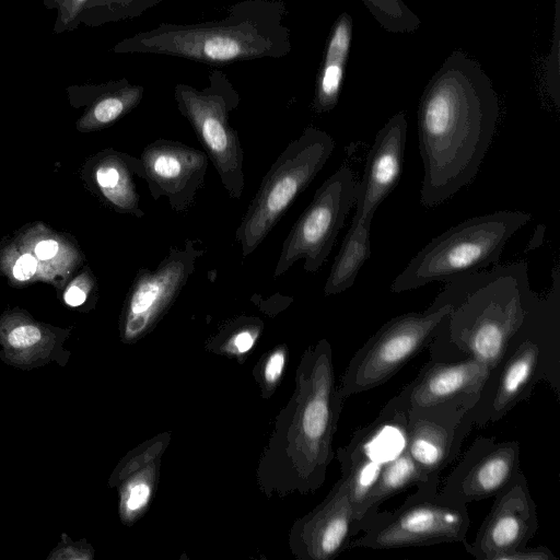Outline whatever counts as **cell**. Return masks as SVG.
Returning <instances> with one entry per match:
<instances>
[{
	"label": "cell",
	"mask_w": 560,
	"mask_h": 560,
	"mask_svg": "<svg viewBox=\"0 0 560 560\" xmlns=\"http://www.w3.org/2000/svg\"><path fill=\"white\" fill-rule=\"evenodd\" d=\"M150 495V488L145 483L136 485L129 494L127 506L129 510H138L144 505Z\"/></svg>",
	"instance_id": "cell-30"
},
{
	"label": "cell",
	"mask_w": 560,
	"mask_h": 560,
	"mask_svg": "<svg viewBox=\"0 0 560 560\" xmlns=\"http://www.w3.org/2000/svg\"><path fill=\"white\" fill-rule=\"evenodd\" d=\"M135 176L144 182L141 160L124 153L104 158L95 171V182L108 201L120 212L142 218Z\"/></svg>",
	"instance_id": "cell-20"
},
{
	"label": "cell",
	"mask_w": 560,
	"mask_h": 560,
	"mask_svg": "<svg viewBox=\"0 0 560 560\" xmlns=\"http://www.w3.org/2000/svg\"><path fill=\"white\" fill-rule=\"evenodd\" d=\"M517 441L477 438L445 479L440 491L465 504L493 498L521 471Z\"/></svg>",
	"instance_id": "cell-14"
},
{
	"label": "cell",
	"mask_w": 560,
	"mask_h": 560,
	"mask_svg": "<svg viewBox=\"0 0 560 560\" xmlns=\"http://www.w3.org/2000/svg\"><path fill=\"white\" fill-rule=\"evenodd\" d=\"M143 94L142 85H133L127 79L105 84L85 116L84 125L88 128H101L116 121L136 108Z\"/></svg>",
	"instance_id": "cell-23"
},
{
	"label": "cell",
	"mask_w": 560,
	"mask_h": 560,
	"mask_svg": "<svg viewBox=\"0 0 560 560\" xmlns=\"http://www.w3.org/2000/svg\"><path fill=\"white\" fill-rule=\"evenodd\" d=\"M371 223L368 220H351L324 287L326 296L339 294L353 285L360 269L371 256Z\"/></svg>",
	"instance_id": "cell-22"
},
{
	"label": "cell",
	"mask_w": 560,
	"mask_h": 560,
	"mask_svg": "<svg viewBox=\"0 0 560 560\" xmlns=\"http://www.w3.org/2000/svg\"><path fill=\"white\" fill-rule=\"evenodd\" d=\"M407 447V411L398 397H393L370 424L358 429L341 459H366L387 464Z\"/></svg>",
	"instance_id": "cell-18"
},
{
	"label": "cell",
	"mask_w": 560,
	"mask_h": 560,
	"mask_svg": "<svg viewBox=\"0 0 560 560\" xmlns=\"http://www.w3.org/2000/svg\"><path fill=\"white\" fill-rule=\"evenodd\" d=\"M411 487L440 488V486L431 483L419 470L406 447L402 453L383 467L363 505L360 533L371 525L383 502Z\"/></svg>",
	"instance_id": "cell-21"
},
{
	"label": "cell",
	"mask_w": 560,
	"mask_h": 560,
	"mask_svg": "<svg viewBox=\"0 0 560 560\" xmlns=\"http://www.w3.org/2000/svg\"><path fill=\"white\" fill-rule=\"evenodd\" d=\"M493 498L474 542H463L478 560H501L505 553L527 546L538 528L537 508L523 471Z\"/></svg>",
	"instance_id": "cell-13"
},
{
	"label": "cell",
	"mask_w": 560,
	"mask_h": 560,
	"mask_svg": "<svg viewBox=\"0 0 560 560\" xmlns=\"http://www.w3.org/2000/svg\"><path fill=\"white\" fill-rule=\"evenodd\" d=\"M334 149L331 136L313 126L289 142L264 176L235 231L243 258L262 243L320 172Z\"/></svg>",
	"instance_id": "cell-6"
},
{
	"label": "cell",
	"mask_w": 560,
	"mask_h": 560,
	"mask_svg": "<svg viewBox=\"0 0 560 560\" xmlns=\"http://www.w3.org/2000/svg\"><path fill=\"white\" fill-rule=\"evenodd\" d=\"M36 267L37 262L32 255H22L13 267V276L20 281H25L35 273Z\"/></svg>",
	"instance_id": "cell-29"
},
{
	"label": "cell",
	"mask_w": 560,
	"mask_h": 560,
	"mask_svg": "<svg viewBox=\"0 0 560 560\" xmlns=\"http://www.w3.org/2000/svg\"><path fill=\"white\" fill-rule=\"evenodd\" d=\"M469 526L467 504L444 495L440 488H416L396 510L378 512L348 548L387 550L463 544Z\"/></svg>",
	"instance_id": "cell-8"
},
{
	"label": "cell",
	"mask_w": 560,
	"mask_h": 560,
	"mask_svg": "<svg viewBox=\"0 0 560 560\" xmlns=\"http://www.w3.org/2000/svg\"><path fill=\"white\" fill-rule=\"evenodd\" d=\"M174 98L218 172L223 188L231 198L241 199L245 187L244 151L237 131L230 124V113L241 103L237 90L226 73L215 69L203 89L177 83Z\"/></svg>",
	"instance_id": "cell-7"
},
{
	"label": "cell",
	"mask_w": 560,
	"mask_h": 560,
	"mask_svg": "<svg viewBox=\"0 0 560 560\" xmlns=\"http://www.w3.org/2000/svg\"><path fill=\"white\" fill-rule=\"evenodd\" d=\"M88 2L89 0H44L46 8L58 11L54 31L59 33L74 28Z\"/></svg>",
	"instance_id": "cell-26"
},
{
	"label": "cell",
	"mask_w": 560,
	"mask_h": 560,
	"mask_svg": "<svg viewBox=\"0 0 560 560\" xmlns=\"http://www.w3.org/2000/svg\"><path fill=\"white\" fill-rule=\"evenodd\" d=\"M472 427L471 410L407 411V451L431 483L440 486Z\"/></svg>",
	"instance_id": "cell-16"
},
{
	"label": "cell",
	"mask_w": 560,
	"mask_h": 560,
	"mask_svg": "<svg viewBox=\"0 0 560 560\" xmlns=\"http://www.w3.org/2000/svg\"><path fill=\"white\" fill-rule=\"evenodd\" d=\"M205 253L196 240H186L182 248L172 246L156 268L138 270L127 299V337L142 334L173 303Z\"/></svg>",
	"instance_id": "cell-11"
},
{
	"label": "cell",
	"mask_w": 560,
	"mask_h": 560,
	"mask_svg": "<svg viewBox=\"0 0 560 560\" xmlns=\"http://www.w3.org/2000/svg\"><path fill=\"white\" fill-rule=\"evenodd\" d=\"M254 337L250 331L244 330L234 337V346L240 352H245L252 348Z\"/></svg>",
	"instance_id": "cell-34"
},
{
	"label": "cell",
	"mask_w": 560,
	"mask_h": 560,
	"mask_svg": "<svg viewBox=\"0 0 560 560\" xmlns=\"http://www.w3.org/2000/svg\"><path fill=\"white\" fill-rule=\"evenodd\" d=\"M373 18L387 32L407 34L418 30L420 18L404 0H361Z\"/></svg>",
	"instance_id": "cell-24"
},
{
	"label": "cell",
	"mask_w": 560,
	"mask_h": 560,
	"mask_svg": "<svg viewBox=\"0 0 560 560\" xmlns=\"http://www.w3.org/2000/svg\"><path fill=\"white\" fill-rule=\"evenodd\" d=\"M161 1L162 0H89L83 12H88L89 24L98 25L139 18Z\"/></svg>",
	"instance_id": "cell-25"
},
{
	"label": "cell",
	"mask_w": 560,
	"mask_h": 560,
	"mask_svg": "<svg viewBox=\"0 0 560 560\" xmlns=\"http://www.w3.org/2000/svg\"><path fill=\"white\" fill-rule=\"evenodd\" d=\"M448 304L386 322L354 353L342 377V398L383 385L434 339Z\"/></svg>",
	"instance_id": "cell-9"
},
{
	"label": "cell",
	"mask_w": 560,
	"mask_h": 560,
	"mask_svg": "<svg viewBox=\"0 0 560 560\" xmlns=\"http://www.w3.org/2000/svg\"><path fill=\"white\" fill-rule=\"evenodd\" d=\"M532 219L523 211H497L469 218L432 238L390 284L401 293L497 264L505 244Z\"/></svg>",
	"instance_id": "cell-5"
},
{
	"label": "cell",
	"mask_w": 560,
	"mask_h": 560,
	"mask_svg": "<svg viewBox=\"0 0 560 560\" xmlns=\"http://www.w3.org/2000/svg\"><path fill=\"white\" fill-rule=\"evenodd\" d=\"M140 160L153 200L164 197L173 211L188 210L205 183L209 164L206 152L178 141L158 139L143 149Z\"/></svg>",
	"instance_id": "cell-15"
},
{
	"label": "cell",
	"mask_w": 560,
	"mask_h": 560,
	"mask_svg": "<svg viewBox=\"0 0 560 560\" xmlns=\"http://www.w3.org/2000/svg\"><path fill=\"white\" fill-rule=\"evenodd\" d=\"M537 299L524 260L448 280L427 308L450 305L433 346L456 350L492 371Z\"/></svg>",
	"instance_id": "cell-2"
},
{
	"label": "cell",
	"mask_w": 560,
	"mask_h": 560,
	"mask_svg": "<svg viewBox=\"0 0 560 560\" xmlns=\"http://www.w3.org/2000/svg\"><path fill=\"white\" fill-rule=\"evenodd\" d=\"M42 337L40 330L33 325H22L12 329L8 335L10 346L25 348L35 345Z\"/></svg>",
	"instance_id": "cell-28"
},
{
	"label": "cell",
	"mask_w": 560,
	"mask_h": 560,
	"mask_svg": "<svg viewBox=\"0 0 560 560\" xmlns=\"http://www.w3.org/2000/svg\"><path fill=\"white\" fill-rule=\"evenodd\" d=\"M58 252V243L54 240L39 242L35 247L37 258L47 260L52 258Z\"/></svg>",
	"instance_id": "cell-32"
},
{
	"label": "cell",
	"mask_w": 560,
	"mask_h": 560,
	"mask_svg": "<svg viewBox=\"0 0 560 560\" xmlns=\"http://www.w3.org/2000/svg\"><path fill=\"white\" fill-rule=\"evenodd\" d=\"M501 560H559L546 546H524L505 553Z\"/></svg>",
	"instance_id": "cell-27"
},
{
	"label": "cell",
	"mask_w": 560,
	"mask_h": 560,
	"mask_svg": "<svg viewBox=\"0 0 560 560\" xmlns=\"http://www.w3.org/2000/svg\"><path fill=\"white\" fill-rule=\"evenodd\" d=\"M406 138V116L398 112L376 133L362 179L357 185L352 220L372 221L380 205L397 186L402 171Z\"/></svg>",
	"instance_id": "cell-17"
},
{
	"label": "cell",
	"mask_w": 560,
	"mask_h": 560,
	"mask_svg": "<svg viewBox=\"0 0 560 560\" xmlns=\"http://www.w3.org/2000/svg\"><path fill=\"white\" fill-rule=\"evenodd\" d=\"M86 293L79 287L72 285L65 293V301L70 306H79L84 303Z\"/></svg>",
	"instance_id": "cell-33"
},
{
	"label": "cell",
	"mask_w": 560,
	"mask_h": 560,
	"mask_svg": "<svg viewBox=\"0 0 560 560\" xmlns=\"http://www.w3.org/2000/svg\"><path fill=\"white\" fill-rule=\"evenodd\" d=\"M283 362L284 358L282 352H276L270 357L265 370V376L268 382H275L279 377Z\"/></svg>",
	"instance_id": "cell-31"
},
{
	"label": "cell",
	"mask_w": 560,
	"mask_h": 560,
	"mask_svg": "<svg viewBox=\"0 0 560 560\" xmlns=\"http://www.w3.org/2000/svg\"><path fill=\"white\" fill-rule=\"evenodd\" d=\"M357 185L352 170L343 164L317 188L282 243L275 278L301 259L305 271L320 269L355 203Z\"/></svg>",
	"instance_id": "cell-10"
},
{
	"label": "cell",
	"mask_w": 560,
	"mask_h": 560,
	"mask_svg": "<svg viewBox=\"0 0 560 560\" xmlns=\"http://www.w3.org/2000/svg\"><path fill=\"white\" fill-rule=\"evenodd\" d=\"M560 336V273L552 272L550 290L536 300L510 341L501 363L490 372L478 404L474 425L497 422L526 400L545 378L559 395V380L550 373L546 354L558 353Z\"/></svg>",
	"instance_id": "cell-4"
},
{
	"label": "cell",
	"mask_w": 560,
	"mask_h": 560,
	"mask_svg": "<svg viewBox=\"0 0 560 560\" xmlns=\"http://www.w3.org/2000/svg\"><path fill=\"white\" fill-rule=\"evenodd\" d=\"M490 369L476 359L430 361L396 395L407 411H470L479 401Z\"/></svg>",
	"instance_id": "cell-12"
},
{
	"label": "cell",
	"mask_w": 560,
	"mask_h": 560,
	"mask_svg": "<svg viewBox=\"0 0 560 560\" xmlns=\"http://www.w3.org/2000/svg\"><path fill=\"white\" fill-rule=\"evenodd\" d=\"M499 115L490 78L475 59L453 51L430 79L418 107L423 207L441 205L474 180Z\"/></svg>",
	"instance_id": "cell-1"
},
{
	"label": "cell",
	"mask_w": 560,
	"mask_h": 560,
	"mask_svg": "<svg viewBox=\"0 0 560 560\" xmlns=\"http://www.w3.org/2000/svg\"><path fill=\"white\" fill-rule=\"evenodd\" d=\"M353 21L341 13L335 21L327 42L323 65L317 77L312 108L317 114L332 110L340 96L346 65L352 42Z\"/></svg>",
	"instance_id": "cell-19"
},
{
	"label": "cell",
	"mask_w": 560,
	"mask_h": 560,
	"mask_svg": "<svg viewBox=\"0 0 560 560\" xmlns=\"http://www.w3.org/2000/svg\"><path fill=\"white\" fill-rule=\"evenodd\" d=\"M284 0H241L217 21L161 23L117 43L120 54H154L210 66L282 58L292 49Z\"/></svg>",
	"instance_id": "cell-3"
}]
</instances>
